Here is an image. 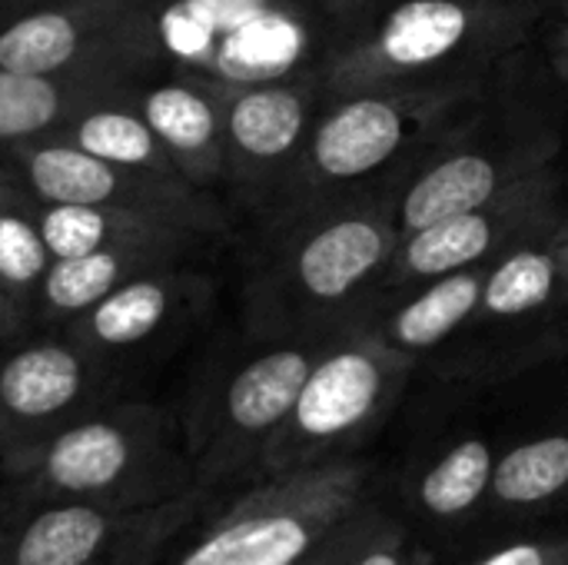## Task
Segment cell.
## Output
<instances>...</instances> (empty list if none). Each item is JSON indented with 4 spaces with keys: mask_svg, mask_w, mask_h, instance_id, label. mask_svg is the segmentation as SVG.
<instances>
[{
    "mask_svg": "<svg viewBox=\"0 0 568 565\" xmlns=\"http://www.w3.org/2000/svg\"><path fill=\"white\" fill-rule=\"evenodd\" d=\"M568 506V430L539 433L503 450L486 516L529 519Z\"/></svg>",
    "mask_w": 568,
    "mask_h": 565,
    "instance_id": "7402d4cb",
    "label": "cell"
},
{
    "mask_svg": "<svg viewBox=\"0 0 568 565\" xmlns=\"http://www.w3.org/2000/svg\"><path fill=\"white\" fill-rule=\"evenodd\" d=\"M3 516H7V509H3V496H0V523H3Z\"/></svg>",
    "mask_w": 568,
    "mask_h": 565,
    "instance_id": "f35d334b",
    "label": "cell"
},
{
    "mask_svg": "<svg viewBox=\"0 0 568 565\" xmlns=\"http://www.w3.org/2000/svg\"><path fill=\"white\" fill-rule=\"evenodd\" d=\"M383 496L373 456H346L240 486L166 565H293Z\"/></svg>",
    "mask_w": 568,
    "mask_h": 565,
    "instance_id": "8992f818",
    "label": "cell"
},
{
    "mask_svg": "<svg viewBox=\"0 0 568 565\" xmlns=\"http://www.w3.org/2000/svg\"><path fill=\"white\" fill-rule=\"evenodd\" d=\"M130 103L153 127L176 170L200 190L223 196L226 173V87L170 63L130 90Z\"/></svg>",
    "mask_w": 568,
    "mask_h": 565,
    "instance_id": "2e32d148",
    "label": "cell"
},
{
    "mask_svg": "<svg viewBox=\"0 0 568 565\" xmlns=\"http://www.w3.org/2000/svg\"><path fill=\"white\" fill-rule=\"evenodd\" d=\"M37 213H40V230L53 260L77 256V253L100 250V246H150V250H163V253H176L183 260L203 263V256H210L220 243H226V236L173 220V216H153V213H133V210H113V206L40 203Z\"/></svg>",
    "mask_w": 568,
    "mask_h": 565,
    "instance_id": "d6986e66",
    "label": "cell"
},
{
    "mask_svg": "<svg viewBox=\"0 0 568 565\" xmlns=\"http://www.w3.org/2000/svg\"><path fill=\"white\" fill-rule=\"evenodd\" d=\"M176 263H196V260H183L176 253H163L150 246H100L77 256H60L50 263L40 283L33 323L37 330H63L67 323L83 316L90 306H97L103 296H110L120 283L133 280L136 273L156 266H176Z\"/></svg>",
    "mask_w": 568,
    "mask_h": 565,
    "instance_id": "44dd1931",
    "label": "cell"
},
{
    "mask_svg": "<svg viewBox=\"0 0 568 565\" xmlns=\"http://www.w3.org/2000/svg\"><path fill=\"white\" fill-rule=\"evenodd\" d=\"M53 137H63V140L77 143L80 150H87V153H93L100 160H110L116 167L186 180L176 170L166 147L160 143V137L153 133V127L130 103V90L103 97V100L77 110Z\"/></svg>",
    "mask_w": 568,
    "mask_h": 565,
    "instance_id": "603a6c76",
    "label": "cell"
},
{
    "mask_svg": "<svg viewBox=\"0 0 568 565\" xmlns=\"http://www.w3.org/2000/svg\"><path fill=\"white\" fill-rule=\"evenodd\" d=\"M486 273L489 266H473L419 283L393 300L376 303L353 330H369L386 346L423 363L469 330Z\"/></svg>",
    "mask_w": 568,
    "mask_h": 565,
    "instance_id": "ac0fdd59",
    "label": "cell"
},
{
    "mask_svg": "<svg viewBox=\"0 0 568 565\" xmlns=\"http://www.w3.org/2000/svg\"><path fill=\"white\" fill-rule=\"evenodd\" d=\"M120 380L63 330L0 350V476L17 480L63 430L120 400Z\"/></svg>",
    "mask_w": 568,
    "mask_h": 565,
    "instance_id": "30bf717a",
    "label": "cell"
},
{
    "mask_svg": "<svg viewBox=\"0 0 568 565\" xmlns=\"http://www.w3.org/2000/svg\"><path fill=\"white\" fill-rule=\"evenodd\" d=\"M323 107L316 73L226 87L223 200L260 223L283 193Z\"/></svg>",
    "mask_w": 568,
    "mask_h": 565,
    "instance_id": "4fadbf2b",
    "label": "cell"
},
{
    "mask_svg": "<svg viewBox=\"0 0 568 565\" xmlns=\"http://www.w3.org/2000/svg\"><path fill=\"white\" fill-rule=\"evenodd\" d=\"M306 3L339 33V40H346L366 30L396 0H306Z\"/></svg>",
    "mask_w": 568,
    "mask_h": 565,
    "instance_id": "f1b7e54d",
    "label": "cell"
},
{
    "mask_svg": "<svg viewBox=\"0 0 568 565\" xmlns=\"http://www.w3.org/2000/svg\"><path fill=\"white\" fill-rule=\"evenodd\" d=\"M549 17V0H396L366 30L339 40L313 73L323 100L479 83L536 43Z\"/></svg>",
    "mask_w": 568,
    "mask_h": 565,
    "instance_id": "3957f363",
    "label": "cell"
},
{
    "mask_svg": "<svg viewBox=\"0 0 568 565\" xmlns=\"http://www.w3.org/2000/svg\"><path fill=\"white\" fill-rule=\"evenodd\" d=\"M459 565H568V533H532L509 536L483 546Z\"/></svg>",
    "mask_w": 568,
    "mask_h": 565,
    "instance_id": "4316f807",
    "label": "cell"
},
{
    "mask_svg": "<svg viewBox=\"0 0 568 565\" xmlns=\"http://www.w3.org/2000/svg\"><path fill=\"white\" fill-rule=\"evenodd\" d=\"M536 43H539L546 63L552 67V73L559 77V83L568 90V17H549L539 27Z\"/></svg>",
    "mask_w": 568,
    "mask_h": 565,
    "instance_id": "f546056e",
    "label": "cell"
},
{
    "mask_svg": "<svg viewBox=\"0 0 568 565\" xmlns=\"http://www.w3.org/2000/svg\"><path fill=\"white\" fill-rule=\"evenodd\" d=\"M353 565H436V556L413 536L409 523L389 509Z\"/></svg>",
    "mask_w": 568,
    "mask_h": 565,
    "instance_id": "83f0119b",
    "label": "cell"
},
{
    "mask_svg": "<svg viewBox=\"0 0 568 565\" xmlns=\"http://www.w3.org/2000/svg\"><path fill=\"white\" fill-rule=\"evenodd\" d=\"M210 503L206 493H193L153 509L50 503L7 513V565H100L130 549H170Z\"/></svg>",
    "mask_w": 568,
    "mask_h": 565,
    "instance_id": "9a60e30c",
    "label": "cell"
},
{
    "mask_svg": "<svg viewBox=\"0 0 568 565\" xmlns=\"http://www.w3.org/2000/svg\"><path fill=\"white\" fill-rule=\"evenodd\" d=\"M566 210L568 190L562 183V163H559L483 206H473V210L443 216L429 226H419L413 233H403L386 273L379 276L369 310L436 276L496 263L506 250L552 230L566 216Z\"/></svg>",
    "mask_w": 568,
    "mask_h": 565,
    "instance_id": "8fae6325",
    "label": "cell"
},
{
    "mask_svg": "<svg viewBox=\"0 0 568 565\" xmlns=\"http://www.w3.org/2000/svg\"><path fill=\"white\" fill-rule=\"evenodd\" d=\"M329 340H250L216 370L183 416L196 486L210 500L256 480V466L290 416L313 363Z\"/></svg>",
    "mask_w": 568,
    "mask_h": 565,
    "instance_id": "ba28073f",
    "label": "cell"
},
{
    "mask_svg": "<svg viewBox=\"0 0 568 565\" xmlns=\"http://www.w3.org/2000/svg\"><path fill=\"white\" fill-rule=\"evenodd\" d=\"M486 80L359 90L323 100L283 193L253 223L256 233H270L343 196L383 186L399 190L406 173L476 107Z\"/></svg>",
    "mask_w": 568,
    "mask_h": 565,
    "instance_id": "277c9868",
    "label": "cell"
},
{
    "mask_svg": "<svg viewBox=\"0 0 568 565\" xmlns=\"http://www.w3.org/2000/svg\"><path fill=\"white\" fill-rule=\"evenodd\" d=\"M0 157L40 203L113 206L153 216H173L220 236H233V210L213 193L180 176H156L100 160L63 137H37L0 147Z\"/></svg>",
    "mask_w": 568,
    "mask_h": 565,
    "instance_id": "7c38bea8",
    "label": "cell"
},
{
    "mask_svg": "<svg viewBox=\"0 0 568 565\" xmlns=\"http://www.w3.org/2000/svg\"><path fill=\"white\" fill-rule=\"evenodd\" d=\"M552 7V17H568V0H549Z\"/></svg>",
    "mask_w": 568,
    "mask_h": 565,
    "instance_id": "d590c367",
    "label": "cell"
},
{
    "mask_svg": "<svg viewBox=\"0 0 568 565\" xmlns=\"http://www.w3.org/2000/svg\"><path fill=\"white\" fill-rule=\"evenodd\" d=\"M568 90L539 43L503 60L476 107L406 173L396 190L399 233L483 206L562 163Z\"/></svg>",
    "mask_w": 568,
    "mask_h": 565,
    "instance_id": "7a4b0ae2",
    "label": "cell"
},
{
    "mask_svg": "<svg viewBox=\"0 0 568 565\" xmlns=\"http://www.w3.org/2000/svg\"><path fill=\"white\" fill-rule=\"evenodd\" d=\"M163 556H166L163 546H150V549H130V553H123V556H116V559L100 565H160Z\"/></svg>",
    "mask_w": 568,
    "mask_h": 565,
    "instance_id": "1f68e13d",
    "label": "cell"
},
{
    "mask_svg": "<svg viewBox=\"0 0 568 565\" xmlns=\"http://www.w3.org/2000/svg\"><path fill=\"white\" fill-rule=\"evenodd\" d=\"M0 565H7V516L0 523Z\"/></svg>",
    "mask_w": 568,
    "mask_h": 565,
    "instance_id": "e575fe53",
    "label": "cell"
},
{
    "mask_svg": "<svg viewBox=\"0 0 568 565\" xmlns=\"http://www.w3.org/2000/svg\"><path fill=\"white\" fill-rule=\"evenodd\" d=\"M27 333H33V326H30V320L13 306V300H10L3 280H0V350L10 346V343H17V340H23Z\"/></svg>",
    "mask_w": 568,
    "mask_h": 565,
    "instance_id": "4dcf8cb0",
    "label": "cell"
},
{
    "mask_svg": "<svg viewBox=\"0 0 568 565\" xmlns=\"http://www.w3.org/2000/svg\"><path fill=\"white\" fill-rule=\"evenodd\" d=\"M166 0H47L0 27V67L136 87L173 63Z\"/></svg>",
    "mask_w": 568,
    "mask_h": 565,
    "instance_id": "9c48e42d",
    "label": "cell"
},
{
    "mask_svg": "<svg viewBox=\"0 0 568 565\" xmlns=\"http://www.w3.org/2000/svg\"><path fill=\"white\" fill-rule=\"evenodd\" d=\"M499 450L483 433H463L433 453L409 486V506L436 529L456 533L486 516Z\"/></svg>",
    "mask_w": 568,
    "mask_h": 565,
    "instance_id": "ffe728a7",
    "label": "cell"
},
{
    "mask_svg": "<svg viewBox=\"0 0 568 565\" xmlns=\"http://www.w3.org/2000/svg\"><path fill=\"white\" fill-rule=\"evenodd\" d=\"M416 370V360L369 330L333 336L270 440L256 480L359 456L403 403Z\"/></svg>",
    "mask_w": 568,
    "mask_h": 565,
    "instance_id": "52a82bcc",
    "label": "cell"
},
{
    "mask_svg": "<svg viewBox=\"0 0 568 565\" xmlns=\"http://www.w3.org/2000/svg\"><path fill=\"white\" fill-rule=\"evenodd\" d=\"M399 236L396 186L343 196L256 233L243 286L246 340H333L353 330Z\"/></svg>",
    "mask_w": 568,
    "mask_h": 565,
    "instance_id": "6da1fadb",
    "label": "cell"
},
{
    "mask_svg": "<svg viewBox=\"0 0 568 565\" xmlns=\"http://www.w3.org/2000/svg\"><path fill=\"white\" fill-rule=\"evenodd\" d=\"M37 196L20 183L10 163L0 157V280L13 306L33 323L40 283L53 263V253L40 230Z\"/></svg>",
    "mask_w": 568,
    "mask_h": 565,
    "instance_id": "d4e9b609",
    "label": "cell"
},
{
    "mask_svg": "<svg viewBox=\"0 0 568 565\" xmlns=\"http://www.w3.org/2000/svg\"><path fill=\"white\" fill-rule=\"evenodd\" d=\"M40 3H47V0H0V27H7L10 20L23 17L27 10L40 7Z\"/></svg>",
    "mask_w": 568,
    "mask_h": 565,
    "instance_id": "d6a6232c",
    "label": "cell"
},
{
    "mask_svg": "<svg viewBox=\"0 0 568 565\" xmlns=\"http://www.w3.org/2000/svg\"><path fill=\"white\" fill-rule=\"evenodd\" d=\"M3 509L50 503L153 509L200 493L183 416L150 400H110L63 430L17 480Z\"/></svg>",
    "mask_w": 568,
    "mask_h": 565,
    "instance_id": "5b68a950",
    "label": "cell"
},
{
    "mask_svg": "<svg viewBox=\"0 0 568 565\" xmlns=\"http://www.w3.org/2000/svg\"><path fill=\"white\" fill-rule=\"evenodd\" d=\"M562 183H566L568 190V163H562Z\"/></svg>",
    "mask_w": 568,
    "mask_h": 565,
    "instance_id": "74e56055",
    "label": "cell"
},
{
    "mask_svg": "<svg viewBox=\"0 0 568 565\" xmlns=\"http://www.w3.org/2000/svg\"><path fill=\"white\" fill-rule=\"evenodd\" d=\"M556 226L489 263L476 316L463 336H529L568 310V266Z\"/></svg>",
    "mask_w": 568,
    "mask_h": 565,
    "instance_id": "e0dca14e",
    "label": "cell"
},
{
    "mask_svg": "<svg viewBox=\"0 0 568 565\" xmlns=\"http://www.w3.org/2000/svg\"><path fill=\"white\" fill-rule=\"evenodd\" d=\"M556 350H562V353H568V336L562 340V343H556Z\"/></svg>",
    "mask_w": 568,
    "mask_h": 565,
    "instance_id": "8d00e7d4",
    "label": "cell"
},
{
    "mask_svg": "<svg viewBox=\"0 0 568 565\" xmlns=\"http://www.w3.org/2000/svg\"><path fill=\"white\" fill-rule=\"evenodd\" d=\"M386 513H389V506L383 503V496L373 500L369 506H363L356 516H349L343 526H336L320 546H313L293 565H353L366 549V543L373 539V533L379 529V523L386 519Z\"/></svg>",
    "mask_w": 568,
    "mask_h": 565,
    "instance_id": "484cf974",
    "label": "cell"
},
{
    "mask_svg": "<svg viewBox=\"0 0 568 565\" xmlns=\"http://www.w3.org/2000/svg\"><path fill=\"white\" fill-rule=\"evenodd\" d=\"M133 87L37 77L0 67V147L57 133L77 110Z\"/></svg>",
    "mask_w": 568,
    "mask_h": 565,
    "instance_id": "cb8c5ba5",
    "label": "cell"
},
{
    "mask_svg": "<svg viewBox=\"0 0 568 565\" xmlns=\"http://www.w3.org/2000/svg\"><path fill=\"white\" fill-rule=\"evenodd\" d=\"M556 240H559V250H562V256H566V266H568V210H566V216L559 220V226H556Z\"/></svg>",
    "mask_w": 568,
    "mask_h": 565,
    "instance_id": "836d02e7",
    "label": "cell"
},
{
    "mask_svg": "<svg viewBox=\"0 0 568 565\" xmlns=\"http://www.w3.org/2000/svg\"><path fill=\"white\" fill-rule=\"evenodd\" d=\"M213 303V276L203 263H176L136 273L83 316L63 326L120 383L130 370L163 356Z\"/></svg>",
    "mask_w": 568,
    "mask_h": 565,
    "instance_id": "5bb4252c",
    "label": "cell"
}]
</instances>
